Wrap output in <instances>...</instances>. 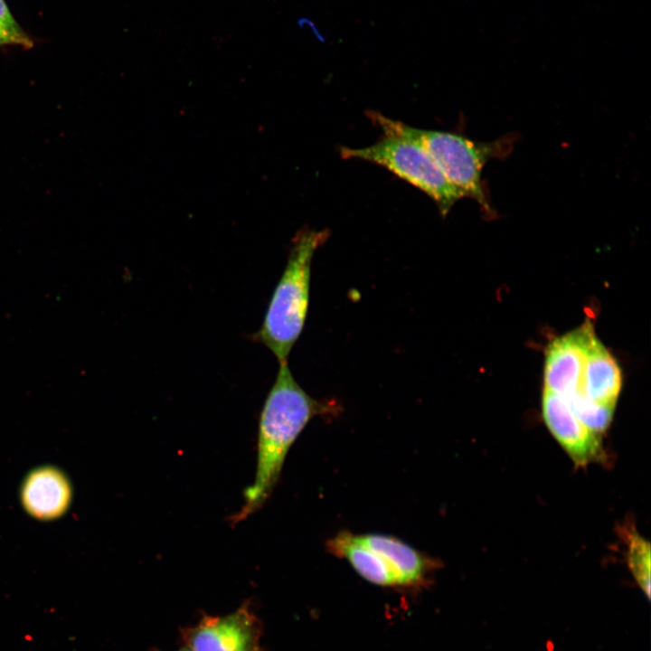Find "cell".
<instances>
[{
	"mask_svg": "<svg viewBox=\"0 0 651 651\" xmlns=\"http://www.w3.org/2000/svg\"><path fill=\"white\" fill-rule=\"evenodd\" d=\"M177 651H192V650H190L188 647L184 646Z\"/></svg>",
	"mask_w": 651,
	"mask_h": 651,
	"instance_id": "16",
	"label": "cell"
},
{
	"mask_svg": "<svg viewBox=\"0 0 651 651\" xmlns=\"http://www.w3.org/2000/svg\"><path fill=\"white\" fill-rule=\"evenodd\" d=\"M563 399L577 418L590 429L600 434L608 429L615 406L598 403L578 393Z\"/></svg>",
	"mask_w": 651,
	"mask_h": 651,
	"instance_id": "12",
	"label": "cell"
},
{
	"mask_svg": "<svg viewBox=\"0 0 651 651\" xmlns=\"http://www.w3.org/2000/svg\"><path fill=\"white\" fill-rule=\"evenodd\" d=\"M344 159H358L381 165L429 196L443 216L464 193L444 175L429 154L415 140L383 132L374 144L360 148L342 146Z\"/></svg>",
	"mask_w": 651,
	"mask_h": 651,
	"instance_id": "4",
	"label": "cell"
},
{
	"mask_svg": "<svg viewBox=\"0 0 651 651\" xmlns=\"http://www.w3.org/2000/svg\"><path fill=\"white\" fill-rule=\"evenodd\" d=\"M587 322L555 339L548 347L544 366V390L563 398L580 393L587 346L594 335Z\"/></svg>",
	"mask_w": 651,
	"mask_h": 651,
	"instance_id": "7",
	"label": "cell"
},
{
	"mask_svg": "<svg viewBox=\"0 0 651 651\" xmlns=\"http://www.w3.org/2000/svg\"><path fill=\"white\" fill-rule=\"evenodd\" d=\"M542 405L547 427L577 466L604 458L599 434L585 426L561 396L544 390Z\"/></svg>",
	"mask_w": 651,
	"mask_h": 651,
	"instance_id": "6",
	"label": "cell"
},
{
	"mask_svg": "<svg viewBox=\"0 0 651 651\" xmlns=\"http://www.w3.org/2000/svg\"><path fill=\"white\" fill-rule=\"evenodd\" d=\"M0 27L10 35L16 46L24 49L33 46V41L14 18L5 0H0Z\"/></svg>",
	"mask_w": 651,
	"mask_h": 651,
	"instance_id": "14",
	"label": "cell"
},
{
	"mask_svg": "<svg viewBox=\"0 0 651 651\" xmlns=\"http://www.w3.org/2000/svg\"><path fill=\"white\" fill-rule=\"evenodd\" d=\"M182 632L192 651H260V621L246 602L224 616L204 615Z\"/></svg>",
	"mask_w": 651,
	"mask_h": 651,
	"instance_id": "5",
	"label": "cell"
},
{
	"mask_svg": "<svg viewBox=\"0 0 651 651\" xmlns=\"http://www.w3.org/2000/svg\"><path fill=\"white\" fill-rule=\"evenodd\" d=\"M338 410L334 401L310 396L294 378L288 362L279 363L259 415L255 480L244 491V504L231 516V524L247 519L263 505L277 484L289 448L307 423L316 416Z\"/></svg>",
	"mask_w": 651,
	"mask_h": 651,
	"instance_id": "1",
	"label": "cell"
},
{
	"mask_svg": "<svg viewBox=\"0 0 651 651\" xmlns=\"http://www.w3.org/2000/svg\"><path fill=\"white\" fill-rule=\"evenodd\" d=\"M359 539L377 552L393 571L398 587H419L438 566L435 559L413 549L392 535L358 534Z\"/></svg>",
	"mask_w": 651,
	"mask_h": 651,
	"instance_id": "9",
	"label": "cell"
},
{
	"mask_svg": "<svg viewBox=\"0 0 651 651\" xmlns=\"http://www.w3.org/2000/svg\"><path fill=\"white\" fill-rule=\"evenodd\" d=\"M329 235L326 230L306 228L296 233L261 326L252 335V340L269 348L278 363L288 362L305 327L310 297L312 259Z\"/></svg>",
	"mask_w": 651,
	"mask_h": 651,
	"instance_id": "2",
	"label": "cell"
},
{
	"mask_svg": "<svg viewBox=\"0 0 651 651\" xmlns=\"http://www.w3.org/2000/svg\"><path fill=\"white\" fill-rule=\"evenodd\" d=\"M368 115L382 132L396 133L418 142L454 186L465 196L476 200L483 210L491 212L482 183V171L489 160L504 157L511 151L513 137L475 142L453 132L417 128L375 111Z\"/></svg>",
	"mask_w": 651,
	"mask_h": 651,
	"instance_id": "3",
	"label": "cell"
},
{
	"mask_svg": "<svg viewBox=\"0 0 651 651\" xmlns=\"http://www.w3.org/2000/svg\"><path fill=\"white\" fill-rule=\"evenodd\" d=\"M6 45L16 46L10 35L0 27V46Z\"/></svg>",
	"mask_w": 651,
	"mask_h": 651,
	"instance_id": "15",
	"label": "cell"
},
{
	"mask_svg": "<svg viewBox=\"0 0 651 651\" xmlns=\"http://www.w3.org/2000/svg\"><path fill=\"white\" fill-rule=\"evenodd\" d=\"M621 384L618 364L594 335L587 346L580 393L598 403L615 406Z\"/></svg>",
	"mask_w": 651,
	"mask_h": 651,
	"instance_id": "10",
	"label": "cell"
},
{
	"mask_svg": "<svg viewBox=\"0 0 651 651\" xmlns=\"http://www.w3.org/2000/svg\"><path fill=\"white\" fill-rule=\"evenodd\" d=\"M72 495L69 476L52 465L30 470L20 487L24 510L38 521H54L63 516L71 507Z\"/></svg>",
	"mask_w": 651,
	"mask_h": 651,
	"instance_id": "8",
	"label": "cell"
},
{
	"mask_svg": "<svg viewBox=\"0 0 651 651\" xmlns=\"http://www.w3.org/2000/svg\"><path fill=\"white\" fill-rule=\"evenodd\" d=\"M627 564L638 586L650 598V544L636 532L628 533Z\"/></svg>",
	"mask_w": 651,
	"mask_h": 651,
	"instance_id": "13",
	"label": "cell"
},
{
	"mask_svg": "<svg viewBox=\"0 0 651 651\" xmlns=\"http://www.w3.org/2000/svg\"><path fill=\"white\" fill-rule=\"evenodd\" d=\"M326 546L334 556L345 559L366 580L378 586L398 587L396 577L386 561L358 535L342 531L329 539Z\"/></svg>",
	"mask_w": 651,
	"mask_h": 651,
	"instance_id": "11",
	"label": "cell"
}]
</instances>
